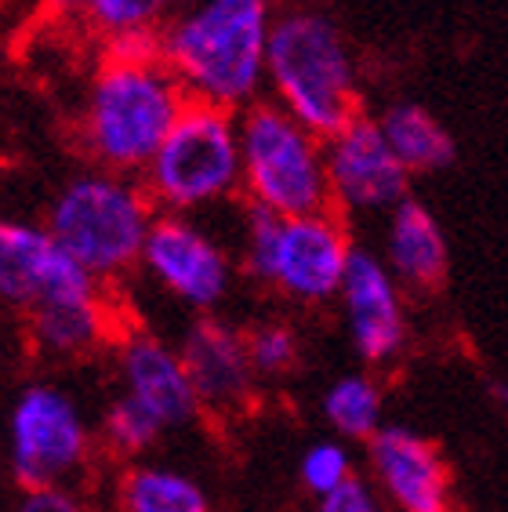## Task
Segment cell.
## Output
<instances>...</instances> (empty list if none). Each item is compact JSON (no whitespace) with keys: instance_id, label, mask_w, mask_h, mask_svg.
<instances>
[{"instance_id":"cell-1","label":"cell","mask_w":508,"mask_h":512,"mask_svg":"<svg viewBox=\"0 0 508 512\" xmlns=\"http://www.w3.org/2000/svg\"><path fill=\"white\" fill-rule=\"evenodd\" d=\"M273 0H182L160 30V59L189 102L244 113L262 99Z\"/></svg>"},{"instance_id":"cell-2","label":"cell","mask_w":508,"mask_h":512,"mask_svg":"<svg viewBox=\"0 0 508 512\" xmlns=\"http://www.w3.org/2000/svg\"><path fill=\"white\" fill-rule=\"evenodd\" d=\"M186 106V91L164 59H102L80 106V149L91 168L142 178Z\"/></svg>"},{"instance_id":"cell-3","label":"cell","mask_w":508,"mask_h":512,"mask_svg":"<svg viewBox=\"0 0 508 512\" xmlns=\"http://www.w3.org/2000/svg\"><path fill=\"white\" fill-rule=\"evenodd\" d=\"M269 102L320 138L338 135L360 113V73L345 33L320 11L294 8L276 15L269 59H265Z\"/></svg>"},{"instance_id":"cell-4","label":"cell","mask_w":508,"mask_h":512,"mask_svg":"<svg viewBox=\"0 0 508 512\" xmlns=\"http://www.w3.org/2000/svg\"><path fill=\"white\" fill-rule=\"evenodd\" d=\"M157 215L138 178L88 168L55 193L44 229L98 284H113L138 269Z\"/></svg>"},{"instance_id":"cell-5","label":"cell","mask_w":508,"mask_h":512,"mask_svg":"<svg viewBox=\"0 0 508 512\" xmlns=\"http://www.w3.org/2000/svg\"><path fill=\"white\" fill-rule=\"evenodd\" d=\"M356 251L338 211L276 218L247 207L240 226V266L294 306H327L338 298Z\"/></svg>"},{"instance_id":"cell-6","label":"cell","mask_w":508,"mask_h":512,"mask_svg":"<svg viewBox=\"0 0 508 512\" xmlns=\"http://www.w3.org/2000/svg\"><path fill=\"white\" fill-rule=\"evenodd\" d=\"M240 193L247 207L276 218L331 211L323 138L269 99L247 106L240 113Z\"/></svg>"},{"instance_id":"cell-7","label":"cell","mask_w":508,"mask_h":512,"mask_svg":"<svg viewBox=\"0 0 508 512\" xmlns=\"http://www.w3.org/2000/svg\"><path fill=\"white\" fill-rule=\"evenodd\" d=\"M138 182L160 215L193 218L240 197V113L189 102Z\"/></svg>"},{"instance_id":"cell-8","label":"cell","mask_w":508,"mask_h":512,"mask_svg":"<svg viewBox=\"0 0 508 512\" xmlns=\"http://www.w3.org/2000/svg\"><path fill=\"white\" fill-rule=\"evenodd\" d=\"M95 436L80 404L55 382H30L8 414V458L22 487H73Z\"/></svg>"},{"instance_id":"cell-9","label":"cell","mask_w":508,"mask_h":512,"mask_svg":"<svg viewBox=\"0 0 508 512\" xmlns=\"http://www.w3.org/2000/svg\"><path fill=\"white\" fill-rule=\"evenodd\" d=\"M138 269L153 284L196 313H211L233 291L236 266L222 240L189 215H157Z\"/></svg>"},{"instance_id":"cell-10","label":"cell","mask_w":508,"mask_h":512,"mask_svg":"<svg viewBox=\"0 0 508 512\" xmlns=\"http://www.w3.org/2000/svg\"><path fill=\"white\" fill-rule=\"evenodd\" d=\"M331 211L389 215L411 197V171L403 168L378 128V117H356L338 135L323 138Z\"/></svg>"},{"instance_id":"cell-11","label":"cell","mask_w":508,"mask_h":512,"mask_svg":"<svg viewBox=\"0 0 508 512\" xmlns=\"http://www.w3.org/2000/svg\"><path fill=\"white\" fill-rule=\"evenodd\" d=\"M102 284L37 222L0 215V306L33 313L48 302L98 295Z\"/></svg>"},{"instance_id":"cell-12","label":"cell","mask_w":508,"mask_h":512,"mask_svg":"<svg viewBox=\"0 0 508 512\" xmlns=\"http://www.w3.org/2000/svg\"><path fill=\"white\" fill-rule=\"evenodd\" d=\"M367 480L392 512H450V469L440 447L407 425H381L367 440Z\"/></svg>"},{"instance_id":"cell-13","label":"cell","mask_w":508,"mask_h":512,"mask_svg":"<svg viewBox=\"0 0 508 512\" xmlns=\"http://www.w3.org/2000/svg\"><path fill=\"white\" fill-rule=\"evenodd\" d=\"M338 302H342L345 327H349V342L360 353V360L381 367L403 353L407 345L403 287L374 251L367 247L352 251Z\"/></svg>"},{"instance_id":"cell-14","label":"cell","mask_w":508,"mask_h":512,"mask_svg":"<svg viewBox=\"0 0 508 512\" xmlns=\"http://www.w3.org/2000/svg\"><path fill=\"white\" fill-rule=\"evenodd\" d=\"M117 378L124 389L120 396L146 411L164 433L182 429L200 414L182 353L149 331H124L117 338Z\"/></svg>"},{"instance_id":"cell-15","label":"cell","mask_w":508,"mask_h":512,"mask_svg":"<svg viewBox=\"0 0 508 512\" xmlns=\"http://www.w3.org/2000/svg\"><path fill=\"white\" fill-rule=\"evenodd\" d=\"M178 353L186 360L200 411L229 418L254 400L258 375L247 353V335L233 324H225L218 316H200L196 324H189Z\"/></svg>"},{"instance_id":"cell-16","label":"cell","mask_w":508,"mask_h":512,"mask_svg":"<svg viewBox=\"0 0 508 512\" xmlns=\"http://www.w3.org/2000/svg\"><path fill=\"white\" fill-rule=\"evenodd\" d=\"M385 218L389 222H385V255H381V262L400 280V287L436 291L447 280L450 266L440 218L414 197H407L400 207H392Z\"/></svg>"},{"instance_id":"cell-17","label":"cell","mask_w":508,"mask_h":512,"mask_svg":"<svg viewBox=\"0 0 508 512\" xmlns=\"http://www.w3.org/2000/svg\"><path fill=\"white\" fill-rule=\"evenodd\" d=\"M30 320V342L37 353L51 360H80L106 345L117 331L113 309L106 302V291L84 298H66V302H48L26 313Z\"/></svg>"},{"instance_id":"cell-18","label":"cell","mask_w":508,"mask_h":512,"mask_svg":"<svg viewBox=\"0 0 508 512\" xmlns=\"http://www.w3.org/2000/svg\"><path fill=\"white\" fill-rule=\"evenodd\" d=\"M378 128L400 164L414 175H436L458 160V142L418 102H392L378 117Z\"/></svg>"},{"instance_id":"cell-19","label":"cell","mask_w":508,"mask_h":512,"mask_svg":"<svg viewBox=\"0 0 508 512\" xmlns=\"http://www.w3.org/2000/svg\"><path fill=\"white\" fill-rule=\"evenodd\" d=\"M120 512H211V494L178 465L131 462L117 480Z\"/></svg>"},{"instance_id":"cell-20","label":"cell","mask_w":508,"mask_h":512,"mask_svg":"<svg viewBox=\"0 0 508 512\" xmlns=\"http://www.w3.org/2000/svg\"><path fill=\"white\" fill-rule=\"evenodd\" d=\"M320 411L338 440L367 444L385 425V393H381L378 378L371 375H342L327 385Z\"/></svg>"},{"instance_id":"cell-21","label":"cell","mask_w":508,"mask_h":512,"mask_svg":"<svg viewBox=\"0 0 508 512\" xmlns=\"http://www.w3.org/2000/svg\"><path fill=\"white\" fill-rule=\"evenodd\" d=\"M182 0H84L80 19L98 40L127 33H160Z\"/></svg>"},{"instance_id":"cell-22","label":"cell","mask_w":508,"mask_h":512,"mask_svg":"<svg viewBox=\"0 0 508 512\" xmlns=\"http://www.w3.org/2000/svg\"><path fill=\"white\" fill-rule=\"evenodd\" d=\"M160 436H164V429H160L146 411H138L131 400H124V396H117V400L106 407L102 440H106L109 451L120 454V458H142Z\"/></svg>"},{"instance_id":"cell-23","label":"cell","mask_w":508,"mask_h":512,"mask_svg":"<svg viewBox=\"0 0 508 512\" xmlns=\"http://www.w3.org/2000/svg\"><path fill=\"white\" fill-rule=\"evenodd\" d=\"M298 476H302V487L313 498H327L338 487L356 476L352 469V451L345 447V440H320V444H309L298 462Z\"/></svg>"},{"instance_id":"cell-24","label":"cell","mask_w":508,"mask_h":512,"mask_svg":"<svg viewBox=\"0 0 508 512\" xmlns=\"http://www.w3.org/2000/svg\"><path fill=\"white\" fill-rule=\"evenodd\" d=\"M247 353H251L254 375H287L298 364V335H294L291 324L269 320V324H258L247 331Z\"/></svg>"},{"instance_id":"cell-25","label":"cell","mask_w":508,"mask_h":512,"mask_svg":"<svg viewBox=\"0 0 508 512\" xmlns=\"http://www.w3.org/2000/svg\"><path fill=\"white\" fill-rule=\"evenodd\" d=\"M316 512H392L367 476H352L327 498H316Z\"/></svg>"},{"instance_id":"cell-26","label":"cell","mask_w":508,"mask_h":512,"mask_svg":"<svg viewBox=\"0 0 508 512\" xmlns=\"http://www.w3.org/2000/svg\"><path fill=\"white\" fill-rule=\"evenodd\" d=\"M15 512H91L73 487H26Z\"/></svg>"},{"instance_id":"cell-27","label":"cell","mask_w":508,"mask_h":512,"mask_svg":"<svg viewBox=\"0 0 508 512\" xmlns=\"http://www.w3.org/2000/svg\"><path fill=\"white\" fill-rule=\"evenodd\" d=\"M40 8L48 11V15H55V19H69V15H80V8H84V0H37Z\"/></svg>"},{"instance_id":"cell-28","label":"cell","mask_w":508,"mask_h":512,"mask_svg":"<svg viewBox=\"0 0 508 512\" xmlns=\"http://www.w3.org/2000/svg\"><path fill=\"white\" fill-rule=\"evenodd\" d=\"M498 400L505 404V411H508V385H498Z\"/></svg>"}]
</instances>
